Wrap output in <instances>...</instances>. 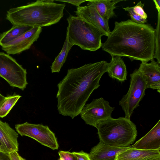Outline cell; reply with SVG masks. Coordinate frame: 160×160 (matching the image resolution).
Masks as SVG:
<instances>
[{
	"mask_svg": "<svg viewBox=\"0 0 160 160\" xmlns=\"http://www.w3.org/2000/svg\"><path fill=\"white\" fill-rule=\"evenodd\" d=\"M108 63L102 61L68 69L58 85V110L59 114L73 119L80 114L92 92L100 86Z\"/></svg>",
	"mask_w": 160,
	"mask_h": 160,
	"instance_id": "1",
	"label": "cell"
},
{
	"mask_svg": "<svg viewBox=\"0 0 160 160\" xmlns=\"http://www.w3.org/2000/svg\"><path fill=\"white\" fill-rule=\"evenodd\" d=\"M155 35V29L149 24H139L131 19L115 22L113 30L101 48L111 56L148 62L153 58Z\"/></svg>",
	"mask_w": 160,
	"mask_h": 160,
	"instance_id": "2",
	"label": "cell"
},
{
	"mask_svg": "<svg viewBox=\"0 0 160 160\" xmlns=\"http://www.w3.org/2000/svg\"><path fill=\"white\" fill-rule=\"evenodd\" d=\"M65 6V3H56L54 0H37L10 9L6 19L12 25L48 26L60 21L63 16Z\"/></svg>",
	"mask_w": 160,
	"mask_h": 160,
	"instance_id": "3",
	"label": "cell"
},
{
	"mask_svg": "<svg viewBox=\"0 0 160 160\" xmlns=\"http://www.w3.org/2000/svg\"><path fill=\"white\" fill-rule=\"evenodd\" d=\"M99 142L111 146L125 148L135 141L137 131L130 119L121 117L112 118L102 121L97 128Z\"/></svg>",
	"mask_w": 160,
	"mask_h": 160,
	"instance_id": "4",
	"label": "cell"
},
{
	"mask_svg": "<svg viewBox=\"0 0 160 160\" xmlns=\"http://www.w3.org/2000/svg\"><path fill=\"white\" fill-rule=\"evenodd\" d=\"M67 20L68 25L66 35L70 43L92 51L101 48V38L104 35L100 30L77 16L70 15Z\"/></svg>",
	"mask_w": 160,
	"mask_h": 160,
	"instance_id": "5",
	"label": "cell"
},
{
	"mask_svg": "<svg viewBox=\"0 0 160 160\" xmlns=\"http://www.w3.org/2000/svg\"><path fill=\"white\" fill-rule=\"evenodd\" d=\"M130 85L127 94L119 101V105L124 112L125 118L130 119L135 109L145 95L146 83L142 75L136 69L130 75Z\"/></svg>",
	"mask_w": 160,
	"mask_h": 160,
	"instance_id": "6",
	"label": "cell"
},
{
	"mask_svg": "<svg viewBox=\"0 0 160 160\" xmlns=\"http://www.w3.org/2000/svg\"><path fill=\"white\" fill-rule=\"evenodd\" d=\"M27 71L12 57L0 52V77L12 87L23 90L28 84Z\"/></svg>",
	"mask_w": 160,
	"mask_h": 160,
	"instance_id": "7",
	"label": "cell"
},
{
	"mask_svg": "<svg viewBox=\"0 0 160 160\" xmlns=\"http://www.w3.org/2000/svg\"><path fill=\"white\" fill-rule=\"evenodd\" d=\"M17 132L21 136H26L37 141L53 150L59 148L55 134L47 125L34 124L28 122L15 125Z\"/></svg>",
	"mask_w": 160,
	"mask_h": 160,
	"instance_id": "8",
	"label": "cell"
},
{
	"mask_svg": "<svg viewBox=\"0 0 160 160\" xmlns=\"http://www.w3.org/2000/svg\"><path fill=\"white\" fill-rule=\"evenodd\" d=\"M114 107L103 98L93 99L85 105L80 114L82 118L88 125L97 128L99 122L111 118Z\"/></svg>",
	"mask_w": 160,
	"mask_h": 160,
	"instance_id": "9",
	"label": "cell"
},
{
	"mask_svg": "<svg viewBox=\"0 0 160 160\" xmlns=\"http://www.w3.org/2000/svg\"><path fill=\"white\" fill-rule=\"evenodd\" d=\"M42 31V27L34 26L21 35L2 47L8 54H19L29 49L37 41Z\"/></svg>",
	"mask_w": 160,
	"mask_h": 160,
	"instance_id": "10",
	"label": "cell"
},
{
	"mask_svg": "<svg viewBox=\"0 0 160 160\" xmlns=\"http://www.w3.org/2000/svg\"><path fill=\"white\" fill-rule=\"evenodd\" d=\"M74 12L77 17L96 28L104 36H108L111 32L108 25L109 20L102 18L92 5L88 3L87 6L77 7Z\"/></svg>",
	"mask_w": 160,
	"mask_h": 160,
	"instance_id": "11",
	"label": "cell"
},
{
	"mask_svg": "<svg viewBox=\"0 0 160 160\" xmlns=\"http://www.w3.org/2000/svg\"><path fill=\"white\" fill-rule=\"evenodd\" d=\"M160 64L154 58L150 63L141 62L138 69L145 80L147 89L157 90L160 93Z\"/></svg>",
	"mask_w": 160,
	"mask_h": 160,
	"instance_id": "12",
	"label": "cell"
},
{
	"mask_svg": "<svg viewBox=\"0 0 160 160\" xmlns=\"http://www.w3.org/2000/svg\"><path fill=\"white\" fill-rule=\"evenodd\" d=\"M18 133L6 122L0 120V151L9 153L18 151Z\"/></svg>",
	"mask_w": 160,
	"mask_h": 160,
	"instance_id": "13",
	"label": "cell"
},
{
	"mask_svg": "<svg viewBox=\"0 0 160 160\" xmlns=\"http://www.w3.org/2000/svg\"><path fill=\"white\" fill-rule=\"evenodd\" d=\"M144 150H160V120L145 135L130 146Z\"/></svg>",
	"mask_w": 160,
	"mask_h": 160,
	"instance_id": "14",
	"label": "cell"
},
{
	"mask_svg": "<svg viewBox=\"0 0 160 160\" xmlns=\"http://www.w3.org/2000/svg\"><path fill=\"white\" fill-rule=\"evenodd\" d=\"M113 147L99 142L91 149L89 157L91 160H115L119 153L129 148Z\"/></svg>",
	"mask_w": 160,
	"mask_h": 160,
	"instance_id": "15",
	"label": "cell"
},
{
	"mask_svg": "<svg viewBox=\"0 0 160 160\" xmlns=\"http://www.w3.org/2000/svg\"><path fill=\"white\" fill-rule=\"evenodd\" d=\"M159 157L160 150H141L130 147L119 153L115 160H151Z\"/></svg>",
	"mask_w": 160,
	"mask_h": 160,
	"instance_id": "16",
	"label": "cell"
},
{
	"mask_svg": "<svg viewBox=\"0 0 160 160\" xmlns=\"http://www.w3.org/2000/svg\"><path fill=\"white\" fill-rule=\"evenodd\" d=\"M111 59L108 63L107 72L109 76L120 82L127 80L128 72L126 65L120 56H111Z\"/></svg>",
	"mask_w": 160,
	"mask_h": 160,
	"instance_id": "17",
	"label": "cell"
},
{
	"mask_svg": "<svg viewBox=\"0 0 160 160\" xmlns=\"http://www.w3.org/2000/svg\"><path fill=\"white\" fill-rule=\"evenodd\" d=\"M123 0H89L88 3L92 5L103 19L109 20L115 16L114 10L116 4Z\"/></svg>",
	"mask_w": 160,
	"mask_h": 160,
	"instance_id": "18",
	"label": "cell"
},
{
	"mask_svg": "<svg viewBox=\"0 0 160 160\" xmlns=\"http://www.w3.org/2000/svg\"><path fill=\"white\" fill-rule=\"evenodd\" d=\"M32 27L22 25H13L11 28L0 34V45L3 46L18 37Z\"/></svg>",
	"mask_w": 160,
	"mask_h": 160,
	"instance_id": "19",
	"label": "cell"
},
{
	"mask_svg": "<svg viewBox=\"0 0 160 160\" xmlns=\"http://www.w3.org/2000/svg\"><path fill=\"white\" fill-rule=\"evenodd\" d=\"M73 45L68 40L66 35V38L59 53L56 57L51 66L52 72H59L63 65L65 62L69 52Z\"/></svg>",
	"mask_w": 160,
	"mask_h": 160,
	"instance_id": "20",
	"label": "cell"
},
{
	"mask_svg": "<svg viewBox=\"0 0 160 160\" xmlns=\"http://www.w3.org/2000/svg\"><path fill=\"white\" fill-rule=\"evenodd\" d=\"M21 97L19 95L14 94L5 97L0 104V117L6 116Z\"/></svg>",
	"mask_w": 160,
	"mask_h": 160,
	"instance_id": "21",
	"label": "cell"
},
{
	"mask_svg": "<svg viewBox=\"0 0 160 160\" xmlns=\"http://www.w3.org/2000/svg\"><path fill=\"white\" fill-rule=\"evenodd\" d=\"M158 23L155 29V49L154 58H155L157 62L160 64V11L158 12Z\"/></svg>",
	"mask_w": 160,
	"mask_h": 160,
	"instance_id": "22",
	"label": "cell"
},
{
	"mask_svg": "<svg viewBox=\"0 0 160 160\" xmlns=\"http://www.w3.org/2000/svg\"><path fill=\"white\" fill-rule=\"evenodd\" d=\"M125 11L128 12L131 19L133 21L139 24H145L147 22V20L143 19L141 17L136 14L133 11V7H128L123 8Z\"/></svg>",
	"mask_w": 160,
	"mask_h": 160,
	"instance_id": "23",
	"label": "cell"
},
{
	"mask_svg": "<svg viewBox=\"0 0 160 160\" xmlns=\"http://www.w3.org/2000/svg\"><path fill=\"white\" fill-rule=\"evenodd\" d=\"M144 6V3H142L140 1L138 3L136 6L133 7V12L136 14L143 19H147V15L143 8Z\"/></svg>",
	"mask_w": 160,
	"mask_h": 160,
	"instance_id": "24",
	"label": "cell"
},
{
	"mask_svg": "<svg viewBox=\"0 0 160 160\" xmlns=\"http://www.w3.org/2000/svg\"><path fill=\"white\" fill-rule=\"evenodd\" d=\"M60 158L62 160H78L73 152L60 151L58 152Z\"/></svg>",
	"mask_w": 160,
	"mask_h": 160,
	"instance_id": "25",
	"label": "cell"
},
{
	"mask_svg": "<svg viewBox=\"0 0 160 160\" xmlns=\"http://www.w3.org/2000/svg\"><path fill=\"white\" fill-rule=\"evenodd\" d=\"M73 152L77 157L78 160H91L88 154L83 151Z\"/></svg>",
	"mask_w": 160,
	"mask_h": 160,
	"instance_id": "26",
	"label": "cell"
},
{
	"mask_svg": "<svg viewBox=\"0 0 160 160\" xmlns=\"http://www.w3.org/2000/svg\"><path fill=\"white\" fill-rule=\"evenodd\" d=\"M88 0H57L58 1L64 2H67L71 3L73 5L76 6L77 7L80 6V4L86 1H87Z\"/></svg>",
	"mask_w": 160,
	"mask_h": 160,
	"instance_id": "27",
	"label": "cell"
},
{
	"mask_svg": "<svg viewBox=\"0 0 160 160\" xmlns=\"http://www.w3.org/2000/svg\"><path fill=\"white\" fill-rule=\"evenodd\" d=\"M8 153L12 160H26L21 157L18 152L14 151Z\"/></svg>",
	"mask_w": 160,
	"mask_h": 160,
	"instance_id": "28",
	"label": "cell"
},
{
	"mask_svg": "<svg viewBox=\"0 0 160 160\" xmlns=\"http://www.w3.org/2000/svg\"><path fill=\"white\" fill-rule=\"evenodd\" d=\"M0 160H12L8 153L0 152Z\"/></svg>",
	"mask_w": 160,
	"mask_h": 160,
	"instance_id": "29",
	"label": "cell"
},
{
	"mask_svg": "<svg viewBox=\"0 0 160 160\" xmlns=\"http://www.w3.org/2000/svg\"><path fill=\"white\" fill-rule=\"evenodd\" d=\"M156 6L158 11H160V0H153Z\"/></svg>",
	"mask_w": 160,
	"mask_h": 160,
	"instance_id": "30",
	"label": "cell"
},
{
	"mask_svg": "<svg viewBox=\"0 0 160 160\" xmlns=\"http://www.w3.org/2000/svg\"><path fill=\"white\" fill-rule=\"evenodd\" d=\"M5 98V97L2 95L0 93V104L4 100Z\"/></svg>",
	"mask_w": 160,
	"mask_h": 160,
	"instance_id": "31",
	"label": "cell"
},
{
	"mask_svg": "<svg viewBox=\"0 0 160 160\" xmlns=\"http://www.w3.org/2000/svg\"><path fill=\"white\" fill-rule=\"evenodd\" d=\"M151 160H160V157L156 158Z\"/></svg>",
	"mask_w": 160,
	"mask_h": 160,
	"instance_id": "32",
	"label": "cell"
},
{
	"mask_svg": "<svg viewBox=\"0 0 160 160\" xmlns=\"http://www.w3.org/2000/svg\"><path fill=\"white\" fill-rule=\"evenodd\" d=\"M59 160H62V159L60 158V159Z\"/></svg>",
	"mask_w": 160,
	"mask_h": 160,
	"instance_id": "33",
	"label": "cell"
},
{
	"mask_svg": "<svg viewBox=\"0 0 160 160\" xmlns=\"http://www.w3.org/2000/svg\"><path fill=\"white\" fill-rule=\"evenodd\" d=\"M1 144H0V147H1Z\"/></svg>",
	"mask_w": 160,
	"mask_h": 160,
	"instance_id": "34",
	"label": "cell"
}]
</instances>
